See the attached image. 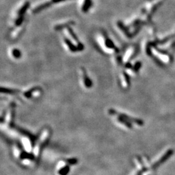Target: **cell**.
<instances>
[{
  "label": "cell",
  "mask_w": 175,
  "mask_h": 175,
  "mask_svg": "<svg viewBox=\"0 0 175 175\" xmlns=\"http://www.w3.org/2000/svg\"><path fill=\"white\" fill-rule=\"evenodd\" d=\"M108 111H109V113H110V114H111V115H116L118 117H119V118H123V119H124V120L128 121L130 123H135L136 124H138V125H143V121H142L139 120H137V119H134L133 118H131V117L126 116V115H125V114L119 113V112H118V111H116V110H112V109L109 110Z\"/></svg>",
  "instance_id": "cell-1"
},
{
  "label": "cell",
  "mask_w": 175,
  "mask_h": 175,
  "mask_svg": "<svg viewBox=\"0 0 175 175\" xmlns=\"http://www.w3.org/2000/svg\"><path fill=\"white\" fill-rule=\"evenodd\" d=\"M172 151L169 150L167 152V153L164 154V155L162 156V158H160V159L158 161H157L156 163L153 166V168H156L158 166H160L161 164H163L164 162L166 161L167 159H168L170 156L172 155Z\"/></svg>",
  "instance_id": "cell-2"
},
{
  "label": "cell",
  "mask_w": 175,
  "mask_h": 175,
  "mask_svg": "<svg viewBox=\"0 0 175 175\" xmlns=\"http://www.w3.org/2000/svg\"><path fill=\"white\" fill-rule=\"evenodd\" d=\"M82 73H83V78H84V85L86 88H91V86L92 85V82L91 80L90 79V78L88 77L87 74H86V72L84 68H82Z\"/></svg>",
  "instance_id": "cell-3"
},
{
  "label": "cell",
  "mask_w": 175,
  "mask_h": 175,
  "mask_svg": "<svg viewBox=\"0 0 175 175\" xmlns=\"http://www.w3.org/2000/svg\"><path fill=\"white\" fill-rule=\"evenodd\" d=\"M91 6H92V1H91V0H85L82 5V11L86 12L88 10H89Z\"/></svg>",
  "instance_id": "cell-4"
},
{
  "label": "cell",
  "mask_w": 175,
  "mask_h": 175,
  "mask_svg": "<svg viewBox=\"0 0 175 175\" xmlns=\"http://www.w3.org/2000/svg\"><path fill=\"white\" fill-rule=\"evenodd\" d=\"M29 7V2H26V3L22 6V8L20 9V11H18L19 16H24V14L25 13V11H27V9Z\"/></svg>",
  "instance_id": "cell-5"
},
{
  "label": "cell",
  "mask_w": 175,
  "mask_h": 175,
  "mask_svg": "<svg viewBox=\"0 0 175 175\" xmlns=\"http://www.w3.org/2000/svg\"><path fill=\"white\" fill-rule=\"evenodd\" d=\"M12 55H13V57L16 58H19L20 57H21L22 53L20 51V50H18V49H14L12 50Z\"/></svg>",
  "instance_id": "cell-6"
},
{
  "label": "cell",
  "mask_w": 175,
  "mask_h": 175,
  "mask_svg": "<svg viewBox=\"0 0 175 175\" xmlns=\"http://www.w3.org/2000/svg\"><path fill=\"white\" fill-rule=\"evenodd\" d=\"M68 171H69V167L66 166L64 168H63V171L62 170L61 171L59 172V173L61 175H66L68 173Z\"/></svg>",
  "instance_id": "cell-7"
},
{
  "label": "cell",
  "mask_w": 175,
  "mask_h": 175,
  "mask_svg": "<svg viewBox=\"0 0 175 175\" xmlns=\"http://www.w3.org/2000/svg\"><path fill=\"white\" fill-rule=\"evenodd\" d=\"M70 24H73V22H68V23H66V24H64V25H69ZM65 27V25H58V26H57L55 27V29H58V30H60V29H61L62 27Z\"/></svg>",
  "instance_id": "cell-8"
}]
</instances>
